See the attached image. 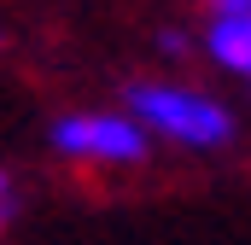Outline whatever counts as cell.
Returning a JSON list of instances; mask_svg holds the SVG:
<instances>
[{"label": "cell", "mask_w": 251, "mask_h": 245, "mask_svg": "<svg viewBox=\"0 0 251 245\" xmlns=\"http://www.w3.org/2000/svg\"><path fill=\"white\" fill-rule=\"evenodd\" d=\"M128 111L140 128L176 140V146H193V152H222L234 140V111L199 88H181V82H128Z\"/></svg>", "instance_id": "obj_1"}, {"label": "cell", "mask_w": 251, "mask_h": 245, "mask_svg": "<svg viewBox=\"0 0 251 245\" xmlns=\"http://www.w3.org/2000/svg\"><path fill=\"white\" fill-rule=\"evenodd\" d=\"M53 152L76 158V164L134 170V164H146V128L123 111H70L53 122Z\"/></svg>", "instance_id": "obj_2"}, {"label": "cell", "mask_w": 251, "mask_h": 245, "mask_svg": "<svg viewBox=\"0 0 251 245\" xmlns=\"http://www.w3.org/2000/svg\"><path fill=\"white\" fill-rule=\"evenodd\" d=\"M204 53L222 64L228 76H251V18H222V12H210V24H204Z\"/></svg>", "instance_id": "obj_3"}, {"label": "cell", "mask_w": 251, "mask_h": 245, "mask_svg": "<svg viewBox=\"0 0 251 245\" xmlns=\"http://www.w3.org/2000/svg\"><path fill=\"white\" fill-rule=\"evenodd\" d=\"M158 53H164V59H181V53H187V35H181V29H158Z\"/></svg>", "instance_id": "obj_4"}, {"label": "cell", "mask_w": 251, "mask_h": 245, "mask_svg": "<svg viewBox=\"0 0 251 245\" xmlns=\"http://www.w3.org/2000/svg\"><path fill=\"white\" fill-rule=\"evenodd\" d=\"M210 12H222V18H251V0H210Z\"/></svg>", "instance_id": "obj_5"}, {"label": "cell", "mask_w": 251, "mask_h": 245, "mask_svg": "<svg viewBox=\"0 0 251 245\" xmlns=\"http://www.w3.org/2000/svg\"><path fill=\"white\" fill-rule=\"evenodd\" d=\"M12 222V181H6V170H0V228Z\"/></svg>", "instance_id": "obj_6"}]
</instances>
